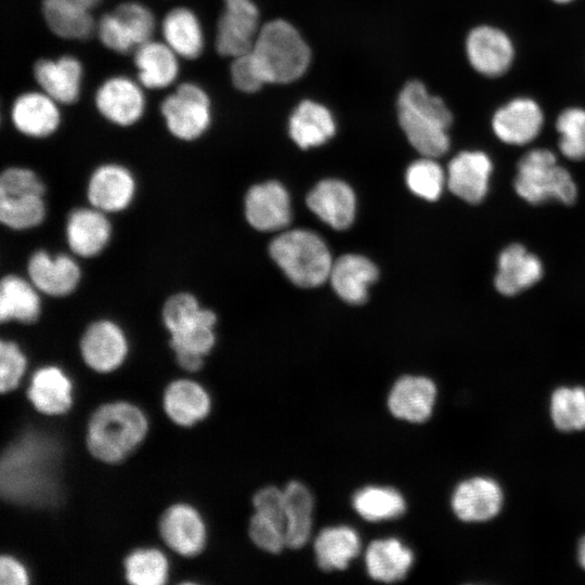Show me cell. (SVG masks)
<instances>
[{"mask_svg": "<svg viewBox=\"0 0 585 585\" xmlns=\"http://www.w3.org/2000/svg\"><path fill=\"white\" fill-rule=\"evenodd\" d=\"M233 84L243 92H255L265 82L249 52L234 57L231 65Z\"/></svg>", "mask_w": 585, "mask_h": 585, "instance_id": "cell-49", "label": "cell"}, {"mask_svg": "<svg viewBox=\"0 0 585 585\" xmlns=\"http://www.w3.org/2000/svg\"><path fill=\"white\" fill-rule=\"evenodd\" d=\"M504 500L500 485L487 477L460 482L452 495V509L464 522H483L494 518Z\"/></svg>", "mask_w": 585, "mask_h": 585, "instance_id": "cell-11", "label": "cell"}, {"mask_svg": "<svg viewBox=\"0 0 585 585\" xmlns=\"http://www.w3.org/2000/svg\"><path fill=\"white\" fill-rule=\"evenodd\" d=\"M38 289L30 281L8 274L0 282V320L35 323L41 313Z\"/></svg>", "mask_w": 585, "mask_h": 585, "instance_id": "cell-28", "label": "cell"}, {"mask_svg": "<svg viewBox=\"0 0 585 585\" xmlns=\"http://www.w3.org/2000/svg\"><path fill=\"white\" fill-rule=\"evenodd\" d=\"M202 310L203 307L194 295L177 292L170 296L162 307L164 325L170 334L195 320Z\"/></svg>", "mask_w": 585, "mask_h": 585, "instance_id": "cell-43", "label": "cell"}, {"mask_svg": "<svg viewBox=\"0 0 585 585\" xmlns=\"http://www.w3.org/2000/svg\"><path fill=\"white\" fill-rule=\"evenodd\" d=\"M515 190L531 204L557 199L572 204L576 197V185L571 174L548 150L536 148L526 153L518 162Z\"/></svg>", "mask_w": 585, "mask_h": 585, "instance_id": "cell-5", "label": "cell"}, {"mask_svg": "<svg viewBox=\"0 0 585 585\" xmlns=\"http://www.w3.org/2000/svg\"><path fill=\"white\" fill-rule=\"evenodd\" d=\"M466 51L471 66L487 77L505 74L514 58V47L508 36L498 28L485 25L469 32Z\"/></svg>", "mask_w": 585, "mask_h": 585, "instance_id": "cell-10", "label": "cell"}, {"mask_svg": "<svg viewBox=\"0 0 585 585\" xmlns=\"http://www.w3.org/2000/svg\"><path fill=\"white\" fill-rule=\"evenodd\" d=\"M166 43L185 58H196L204 49V37L197 16L186 8H176L162 21Z\"/></svg>", "mask_w": 585, "mask_h": 585, "instance_id": "cell-33", "label": "cell"}, {"mask_svg": "<svg viewBox=\"0 0 585 585\" xmlns=\"http://www.w3.org/2000/svg\"><path fill=\"white\" fill-rule=\"evenodd\" d=\"M398 117L407 140L421 155L435 158L447 152L452 114L420 81H408L401 90Z\"/></svg>", "mask_w": 585, "mask_h": 585, "instance_id": "cell-1", "label": "cell"}, {"mask_svg": "<svg viewBox=\"0 0 585 585\" xmlns=\"http://www.w3.org/2000/svg\"><path fill=\"white\" fill-rule=\"evenodd\" d=\"M177 53L167 44L148 40L135 50L134 64L139 79L151 89H161L171 84L178 76Z\"/></svg>", "mask_w": 585, "mask_h": 585, "instance_id": "cell-29", "label": "cell"}, {"mask_svg": "<svg viewBox=\"0 0 585 585\" xmlns=\"http://www.w3.org/2000/svg\"><path fill=\"white\" fill-rule=\"evenodd\" d=\"M27 398L37 412L48 416L62 415L73 404V385L60 367L42 366L30 378Z\"/></svg>", "mask_w": 585, "mask_h": 585, "instance_id": "cell-21", "label": "cell"}, {"mask_svg": "<svg viewBox=\"0 0 585 585\" xmlns=\"http://www.w3.org/2000/svg\"><path fill=\"white\" fill-rule=\"evenodd\" d=\"M43 195L29 194L0 197V221L12 230H29L44 219Z\"/></svg>", "mask_w": 585, "mask_h": 585, "instance_id": "cell-39", "label": "cell"}, {"mask_svg": "<svg viewBox=\"0 0 585 585\" xmlns=\"http://www.w3.org/2000/svg\"><path fill=\"white\" fill-rule=\"evenodd\" d=\"M314 549L321 569L342 570L360 552L361 541L358 533L349 526H330L320 532Z\"/></svg>", "mask_w": 585, "mask_h": 585, "instance_id": "cell-32", "label": "cell"}, {"mask_svg": "<svg viewBox=\"0 0 585 585\" xmlns=\"http://www.w3.org/2000/svg\"><path fill=\"white\" fill-rule=\"evenodd\" d=\"M286 505V546L300 548L308 542L312 528L313 498L306 485L291 481L284 489Z\"/></svg>", "mask_w": 585, "mask_h": 585, "instance_id": "cell-34", "label": "cell"}, {"mask_svg": "<svg viewBox=\"0 0 585 585\" xmlns=\"http://www.w3.org/2000/svg\"><path fill=\"white\" fill-rule=\"evenodd\" d=\"M159 534L164 543L183 557H194L205 547L207 532L199 512L191 505L179 503L162 514Z\"/></svg>", "mask_w": 585, "mask_h": 585, "instance_id": "cell-9", "label": "cell"}, {"mask_svg": "<svg viewBox=\"0 0 585 585\" xmlns=\"http://www.w3.org/2000/svg\"><path fill=\"white\" fill-rule=\"evenodd\" d=\"M216 313L204 308L194 322L169 334V344L182 369L194 373L203 367L204 358L216 343Z\"/></svg>", "mask_w": 585, "mask_h": 585, "instance_id": "cell-14", "label": "cell"}, {"mask_svg": "<svg viewBox=\"0 0 585 585\" xmlns=\"http://www.w3.org/2000/svg\"><path fill=\"white\" fill-rule=\"evenodd\" d=\"M413 560L412 550L395 538L372 542L365 555L369 576L387 583L405 577Z\"/></svg>", "mask_w": 585, "mask_h": 585, "instance_id": "cell-31", "label": "cell"}, {"mask_svg": "<svg viewBox=\"0 0 585 585\" xmlns=\"http://www.w3.org/2000/svg\"><path fill=\"white\" fill-rule=\"evenodd\" d=\"M555 2H558V3H567V2H570L572 0H552Z\"/></svg>", "mask_w": 585, "mask_h": 585, "instance_id": "cell-53", "label": "cell"}, {"mask_svg": "<svg viewBox=\"0 0 585 585\" xmlns=\"http://www.w3.org/2000/svg\"><path fill=\"white\" fill-rule=\"evenodd\" d=\"M56 103L46 93L27 92L20 95L14 101L11 110L15 128L32 138L52 134L61 120Z\"/></svg>", "mask_w": 585, "mask_h": 585, "instance_id": "cell-24", "label": "cell"}, {"mask_svg": "<svg viewBox=\"0 0 585 585\" xmlns=\"http://www.w3.org/2000/svg\"><path fill=\"white\" fill-rule=\"evenodd\" d=\"M550 417L555 427L561 431L584 430L585 388H557L550 398Z\"/></svg>", "mask_w": 585, "mask_h": 585, "instance_id": "cell-38", "label": "cell"}, {"mask_svg": "<svg viewBox=\"0 0 585 585\" xmlns=\"http://www.w3.org/2000/svg\"><path fill=\"white\" fill-rule=\"evenodd\" d=\"M245 214L249 224L259 231L283 229L291 216L288 193L275 181L253 185L245 197Z\"/></svg>", "mask_w": 585, "mask_h": 585, "instance_id": "cell-15", "label": "cell"}, {"mask_svg": "<svg viewBox=\"0 0 585 585\" xmlns=\"http://www.w3.org/2000/svg\"><path fill=\"white\" fill-rule=\"evenodd\" d=\"M249 53L265 83H288L298 79L311 58L300 34L283 20L263 25Z\"/></svg>", "mask_w": 585, "mask_h": 585, "instance_id": "cell-3", "label": "cell"}, {"mask_svg": "<svg viewBox=\"0 0 585 585\" xmlns=\"http://www.w3.org/2000/svg\"><path fill=\"white\" fill-rule=\"evenodd\" d=\"M353 507L363 519L380 521L400 517L404 514L406 504L394 489L367 486L355 493Z\"/></svg>", "mask_w": 585, "mask_h": 585, "instance_id": "cell-36", "label": "cell"}, {"mask_svg": "<svg viewBox=\"0 0 585 585\" xmlns=\"http://www.w3.org/2000/svg\"><path fill=\"white\" fill-rule=\"evenodd\" d=\"M162 405L170 420L181 427H191L207 417L211 401L200 384L184 378L166 387Z\"/></svg>", "mask_w": 585, "mask_h": 585, "instance_id": "cell-23", "label": "cell"}, {"mask_svg": "<svg viewBox=\"0 0 585 585\" xmlns=\"http://www.w3.org/2000/svg\"><path fill=\"white\" fill-rule=\"evenodd\" d=\"M69 2L84 9V10H92L95 8L102 0H68Z\"/></svg>", "mask_w": 585, "mask_h": 585, "instance_id": "cell-51", "label": "cell"}, {"mask_svg": "<svg viewBox=\"0 0 585 585\" xmlns=\"http://www.w3.org/2000/svg\"><path fill=\"white\" fill-rule=\"evenodd\" d=\"M44 184L30 169L10 167L0 177V197L20 195H44Z\"/></svg>", "mask_w": 585, "mask_h": 585, "instance_id": "cell-45", "label": "cell"}, {"mask_svg": "<svg viewBox=\"0 0 585 585\" xmlns=\"http://www.w3.org/2000/svg\"><path fill=\"white\" fill-rule=\"evenodd\" d=\"M378 270L367 258L360 255H343L333 262L329 274L336 294L352 304L367 299L368 286L377 280Z\"/></svg>", "mask_w": 585, "mask_h": 585, "instance_id": "cell-26", "label": "cell"}, {"mask_svg": "<svg viewBox=\"0 0 585 585\" xmlns=\"http://www.w3.org/2000/svg\"><path fill=\"white\" fill-rule=\"evenodd\" d=\"M113 13L136 48L151 40L155 20L146 6L136 2H126L119 4Z\"/></svg>", "mask_w": 585, "mask_h": 585, "instance_id": "cell-42", "label": "cell"}, {"mask_svg": "<svg viewBox=\"0 0 585 585\" xmlns=\"http://www.w3.org/2000/svg\"><path fill=\"white\" fill-rule=\"evenodd\" d=\"M66 240L74 253L83 258L99 255L108 244L112 225L96 208H77L67 219Z\"/></svg>", "mask_w": 585, "mask_h": 585, "instance_id": "cell-19", "label": "cell"}, {"mask_svg": "<svg viewBox=\"0 0 585 585\" xmlns=\"http://www.w3.org/2000/svg\"><path fill=\"white\" fill-rule=\"evenodd\" d=\"M29 281L40 291L51 297H64L78 286L81 271L67 255L51 256L46 250L35 251L27 264Z\"/></svg>", "mask_w": 585, "mask_h": 585, "instance_id": "cell-13", "label": "cell"}, {"mask_svg": "<svg viewBox=\"0 0 585 585\" xmlns=\"http://www.w3.org/2000/svg\"><path fill=\"white\" fill-rule=\"evenodd\" d=\"M491 171V160L484 153L461 152L447 166L446 183L457 197L477 204L487 192Z\"/></svg>", "mask_w": 585, "mask_h": 585, "instance_id": "cell-18", "label": "cell"}, {"mask_svg": "<svg viewBox=\"0 0 585 585\" xmlns=\"http://www.w3.org/2000/svg\"><path fill=\"white\" fill-rule=\"evenodd\" d=\"M252 503L256 512L273 520L284 528L286 532V505L284 490H280L275 486H265L255 494Z\"/></svg>", "mask_w": 585, "mask_h": 585, "instance_id": "cell-47", "label": "cell"}, {"mask_svg": "<svg viewBox=\"0 0 585 585\" xmlns=\"http://www.w3.org/2000/svg\"><path fill=\"white\" fill-rule=\"evenodd\" d=\"M79 348L83 362L98 373L117 369L128 354L123 330L109 320L91 323L80 339Z\"/></svg>", "mask_w": 585, "mask_h": 585, "instance_id": "cell-8", "label": "cell"}, {"mask_svg": "<svg viewBox=\"0 0 585 585\" xmlns=\"http://www.w3.org/2000/svg\"><path fill=\"white\" fill-rule=\"evenodd\" d=\"M543 126V113L536 102L518 98L502 106L493 116L496 136L511 145H524L534 140Z\"/></svg>", "mask_w": 585, "mask_h": 585, "instance_id": "cell-17", "label": "cell"}, {"mask_svg": "<svg viewBox=\"0 0 585 585\" xmlns=\"http://www.w3.org/2000/svg\"><path fill=\"white\" fill-rule=\"evenodd\" d=\"M95 104L103 117L118 126L135 123L145 106L141 88L126 77L105 80L96 91Z\"/></svg>", "mask_w": 585, "mask_h": 585, "instance_id": "cell-16", "label": "cell"}, {"mask_svg": "<svg viewBox=\"0 0 585 585\" xmlns=\"http://www.w3.org/2000/svg\"><path fill=\"white\" fill-rule=\"evenodd\" d=\"M577 559L581 567L585 570V536L582 537L577 548Z\"/></svg>", "mask_w": 585, "mask_h": 585, "instance_id": "cell-52", "label": "cell"}, {"mask_svg": "<svg viewBox=\"0 0 585 585\" xmlns=\"http://www.w3.org/2000/svg\"><path fill=\"white\" fill-rule=\"evenodd\" d=\"M542 273L538 258L523 246L514 244L499 255L495 286L500 294L512 296L535 284Z\"/></svg>", "mask_w": 585, "mask_h": 585, "instance_id": "cell-27", "label": "cell"}, {"mask_svg": "<svg viewBox=\"0 0 585 585\" xmlns=\"http://www.w3.org/2000/svg\"><path fill=\"white\" fill-rule=\"evenodd\" d=\"M134 194V178L121 165L105 164L98 167L88 182L87 196L91 207L105 213L125 210Z\"/></svg>", "mask_w": 585, "mask_h": 585, "instance_id": "cell-12", "label": "cell"}, {"mask_svg": "<svg viewBox=\"0 0 585 585\" xmlns=\"http://www.w3.org/2000/svg\"><path fill=\"white\" fill-rule=\"evenodd\" d=\"M445 174L441 166L431 157L413 162L406 171L408 188L427 200H435L441 195Z\"/></svg>", "mask_w": 585, "mask_h": 585, "instance_id": "cell-41", "label": "cell"}, {"mask_svg": "<svg viewBox=\"0 0 585 585\" xmlns=\"http://www.w3.org/2000/svg\"><path fill=\"white\" fill-rule=\"evenodd\" d=\"M125 577L133 585H162L167 582L169 564L164 552L156 548L132 550L123 560Z\"/></svg>", "mask_w": 585, "mask_h": 585, "instance_id": "cell-37", "label": "cell"}, {"mask_svg": "<svg viewBox=\"0 0 585 585\" xmlns=\"http://www.w3.org/2000/svg\"><path fill=\"white\" fill-rule=\"evenodd\" d=\"M335 121L330 112L312 101H302L289 118V134L301 148L325 143L335 134Z\"/></svg>", "mask_w": 585, "mask_h": 585, "instance_id": "cell-30", "label": "cell"}, {"mask_svg": "<svg viewBox=\"0 0 585 585\" xmlns=\"http://www.w3.org/2000/svg\"><path fill=\"white\" fill-rule=\"evenodd\" d=\"M223 3L216 47L221 55L236 57L251 50L259 32V12L251 0H223Z\"/></svg>", "mask_w": 585, "mask_h": 585, "instance_id": "cell-7", "label": "cell"}, {"mask_svg": "<svg viewBox=\"0 0 585 585\" xmlns=\"http://www.w3.org/2000/svg\"><path fill=\"white\" fill-rule=\"evenodd\" d=\"M43 16L56 36L64 39H86L95 28L90 11L68 0H43Z\"/></svg>", "mask_w": 585, "mask_h": 585, "instance_id": "cell-35", "label": "cell"}, {"mask_svg": "<svg viewBox=\"0 0 585 585\" xmlns=\"http://www.w3.org/2000/svg\"><path fill=\"white\" fill-rule=\"evenodd\" d=\"M307 205L322 221L336 230L351 225L355 214V196L339 180H324L308 194Z\"/></svg>", "mask_w": 585, "mask_h": 585, "instance_id": "cell-22", "label": "cell"}, {"mask_svg": "<svg viewBox=\"0 0 585 585\" xmlns=\"http://www.w3.org/2000/svg\"><path fill=\"white\" fill-rule=\"evenodd\" d=\"M437 396L434 382L422 376H403L393 385L388 406L396 418L424 422L432 414Z\"/></svg>", "mask_w": 585, "mask_h": 585, "instance_id": "cell-20", "label": "cell"}, {"mask_svg": "<svg viewBox=\"0 0 585 585\" xmlns=\"http://www.w3.org/2000/svg\"><path fill=\"white\" fill-rule=\"evenodd\" d=\"M27 367V359L18 344L12 340L0 341V390H14L21 382Z\"/></svg>", "mask_w": 585, "mask_h": 585, "instance_id": "cell-44", "label": "cell"}, {"mask_svg": "<svg viewBox=\"0 0 585 585\" xmlns=\"http://www.w3.org/2000/svg\"><path fill=\"white\" fill-rule=\"evenodd\" d=\"M170 133L183 141L198 139L209 127L210 101L195 83L184 82L160 106Z\"/></svg>", "mask_w": 585, "mask_h": 585, "instance_id": "cell-6", "label": "cell"}, {"mask_svg": "<svg viewBox=\"0 0 585 585\" xmlns=\"http://www.w3.org/2000/svg\"><path fill=\"white\" fill-rule=\"evenodd\" d=\"M270 253L285 275L300 287H316L329 278L333 260L323 239L307 230H292L270 244Z\"/></svg>", "mask_w": 585, "mask_h": 585, "instance_id": "cell-4", "label": "cell"}, {"mask_svg": "<svg viewBox=\"0 0 585 585\" xmlns=\"http://www.w3.org/2000/svg\"><path fill=\"white\" fill-rule=\"evenodd\" d=\"M249 536L261 549L277 554L286 546V532L268 517L255 512L249 522Z\"/></svg>", "mask_w": 585, "mask_h": 585, "instance_id": "cell-46", "label": "cell"}, {"mask_svg": "<svg viewBox=\"0 0 585 585\" xmlns=\"http://www.w3.org/2000/svg\"><path fill=\"white\" fill-rule=\"evenodd\" d=\"M34 76L46 94L57 103L72 104L80 92L82 67L73 56L40 60L34 66Z\"/></svg>", "mask_w": 585, "mask_h": 585, "instance_id": "cell-25", "label": "cell"}, {"mask_svg": "<svg viewBox=\"0 0 585 585\" xmlns=\"http://www.w3.org/2000/svg\"><path fill=\"white\" fill-rule=\"evenodd\" d=\"M29 575L25 566L10 555L0 558V583L1 585H26Z\"/></svg>", "mask_w": 585, "mask_h": 585, "instance_id": "cell-50", "label": "cell"}, {"mask_svg": "<svg viewBox=\"0 0 585 585\" xmlns=\"http://www.w3.org/2000/svg\"><path fill=\"white\" fill-rule=\"evenodd\" d=\"M560 152L573 160L585 159V109H564L556 123Z\"/></svg>", "mask_w": 585, "mask_h": 585, "instance_id": "cell-40", "label": "cell"}, {"mask_svg": "<svg viewBox=\"0 0 585 585\" xmlns=\"http://www.w3.org/2000/svg\"><path fill=\"white\" fill-rule=\"evenodd\" d=\"M96 29L102 43L115 52L128 53L135 48L114 13L102 16Z\"/></svg>", "mask_w": 585, "mask_h": 585, "instance_id": "cell-48", "label": "cell"}, {"mask_svg": "<svg viewBox=\"0 0 585 585\" xmlns=\"http://www.w3.org/2000/svg\"><path fill=\"white\" fill-rule=\"evenodd\" d=\"M147 429V418L136 405L109 402L99 406L89 418L87 447L95 459L116 464L141 444Z\"/></svg>", "mask_w": 585, "mask_h": 585, "instance_id": "cell-2", "label": "cell"}]
</instances>
